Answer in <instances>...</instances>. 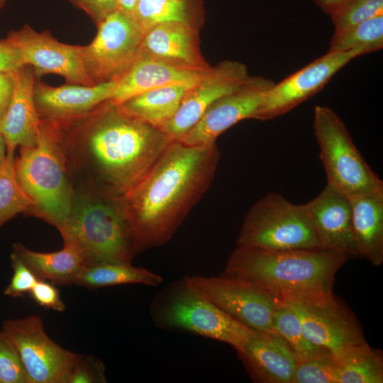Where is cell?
<instances>
[{
    "instance_id": "obj_37",
    "label": "cell",
    "mask_w": 383,
    "mask_h": 383,
    "mask_svg": "<svg viewBox=\"0 0 383 383\" xmlns=\"http://www.w3.org/2000/svg\"><path fill=\"white\" fill-rule=\"evenodd\" d=\"M30 297L39 306L58 312L65 309L59 290L50 282L38 279L29 292Z\"/></svg>"
},
{
    "instance_id": "obj_40",
    "label": "cell",
    "mask_w": 383,
    "mask_h": 383,
    "mask_svg": "<svg viewBox=\"0 0 383 383\" xmlns=\"http://www.w3.org/2000/svg\"><path fill=\"white\" fill-rule=\"evenodd\" d=\"M13 87V72H0V123L10 104Z\"/></svg>"
},
{
    "instance_id": "obj_13",
    "label": "cell",
    "mask_w": 383,
    "mask_h": 383,
    "mask_svg": "<svg viewBox=\"0 0 383 383\" xmlns=\"http://www.w3.org/2000/svg\"><path fill=\"white\" fill-rule=\"evenodd\" d=\"M3 328L16 344L30 383L65 382L77 353L50 338L39 316L6 320Z\"/></svg>"
},
{
    "instance_id": "obj_14",
    "label": "cell",
    "mask_w": 383,
    "mask_h": 383,
    "mask_svg": "<svg viewBox=\"0 0 383 383\" xmlns=\"http://www.w3.org/2000/svg\"><path fill=\"white\" fill-rule=\"evenodd\" d=\"M274 82L262 76H249L238 88L214 101L198 122L179 140L189 145H206L244 119H252Z\"/></svg>"
},
{
    "instance_id": "obj_8",
    "label": "cell",
    "mask_w": 383,
    "mask_h": 383,
    "mask_svg": "<svg viewBox=\"0 0 383 383\" xmlns=\"http://www.w3.org/2000/svg\"><path fill=\"white\" fill-rule=\"evenodd\" d=\"M313 129L327 184L349 199L383 192V182L365 161L345 123L327 106L313 110Z\"/></svg>"
},
{
    "instance_id": "obj_30",
    "label": "cell",
    "mask_w": 383,
    "mask_h": 383,
    "mask_svg": "<svg viewBox=\"0 0 383 383\" xmlns=\"http://www.w3.org/2000/svg\"><path fill=\"white\" fill-rule=\"evenodd\" d=\"M273 324L276 333L287 343L299 363L330 353L308 340L296 314L282 299L274 311Z\"/></svg>"
},
{
    "instance_id": "obj_39",
    "label": "cell",
    "mask_w": 383,
    "mask_h": 383,
    "mask_svg": "<svg viewBox=\"0 0 383 383\" xmlns=\"http://www.w3.org/2000/svg\"><path fill=\"white\" fill-rule=\"evenodd\" d=\"M24 66L18 48L6 38L0 40V72H14Z\"/></svg>"
},
{
    "instance_id": "obj_33",
    "label": "cell",
    "mask_w": 383,
    "mask_h": 383,
    "mask_svg": "<svg viewBox=\"0 0 383 383\" xmlns=\"http://www.w3.org/2000/svg\"><path fill=\"white\" fill-rule=\"evenodd\" d=\"M292 383H338V362L328 353L299 362Z\"/></svg>"
},
{
    "instance_id": "obj_42",
    "label": "cell",
    "mask_w": 383,
    "mask_h": 383,
    "mask_svg": "<svg viewBox=\"0 0 383 383\" xmlns=\"http://www.w3.org/2000/svg\"><path fill=\"white\" fill-rule=\"evenodd\" d=\"M137 2L138 0H117L118 9L131 15Z\"/></svg>"
},
{
    "instance_id": "obj_38",
    "label": "cell",
    "mask_w": 383,
    "mask_h": 383,
    "mask_svg": "<svg viewBox=\"0 0 383 383\" xmlns=\"http://www.w3.org/2000/svg\"><path fill=\"white\" fill-rule=\"evenodd\" d=\"M78 9L84 11L96 24L118 9L117 0H70Z\"/></svg>"
},
{
    "instance_id": "obj_29",
    "label": "cell",
    "mask_w": 383,
    "mask_h": 383,
    "mask_svg": "<svg viewBox=\"0 0 383 383\" xmlns=\"http://www.w3.org/2000/svg\"><path fill=\"white\" fill-rule=\"evenodd\" d=\"M382 48L383 15H379L345 30L334 32L328 51L358 50L365 55Z\"/></svg>"
},
{
    "instance_id": "obj_43",
    "label": "cell",
    "mask_w": 383,
    "mask_h": 383,
    "mask_svg": "<svg viewBox=\"0 0 383 383\" xmlns=\"http://www.w3.org/2000/svg\"><path fill=\"white\" fill-rule=\"evenodd\" d=\"M6 159V144L4 138L0 133V167Z\"/></svg>"
},
{
    "instance_id": "obj_11",
    "label": "cell",
    "mask_w": 383,
    "mask_h": 383,
    "mask_svg": "<svg viewBox=\"0 0 383 383\" xmlns=\"http://www.w3.org/2000/svg\"><path fill=\"white\" fill-rule=\"evenodd\" d=\"M296 314L306 337L337 360L353 348L367 343L351 314L334 296L283 300Z\"/></svg>"
},
{
    "instance_id": "obj_25",
    "label": "cell",
    "mask_w": 383,
    "mask_h": 383,
    "mask_svg": "<svg viewBox=\"0 0 383 383\" xmlns=\"http://www.w3.org/2000/svg\"><path fill=\"white\" fill-rule=\"evenodd\" d=\"M192 87H160L134 96L119 105L131 116L160 128L172 118Z\"/></svg>"
},
{
    "instance_id": "obj_26",
    "label": "cell",
    "mask_w": 383,
    "mask_h": 383,
    "mask_svg": "<svg viewBox=\"0 0 383 383\" xmlns=\"http://www.w3.org/2000/svg\"><path fill=\"white\" fill-rule=\"evenodd\" d=\"M131 16L145 33L167 22H179L199 28L204 11L201 0H138Z\"/></svg>"
},
{
    "instance_id": "obj_20",
    "label": "cell",
    "mask_w": 383,
    "mask_h": 383,
    "mask_svg": "<svg viewBox=\"0 0 383 383\" xmlns=\"http://www.w3.org/2000/svg\"><path fill=\"white\" fill-rule=\"evenodd\" d=\"M32 69L26 65L13 72V94L0 123V133L6 144V154L14 155L18 146H33L38 140L42 120L34 99L35 82Z\"/></svg>"
},
{
    "instance_id": "obj_28",
    "label": "cell",
    "mask_w": 383,
    "mask_h": 383,
    "mask_svg": "<svg viewBox=\"0 0 383 383\" xmlns=\"http://www.w3.org/2000/svg\"><path fill=\"white\" fill-rule=\"evenodd\" d=\"M338 362V383H382V352L367 343L356 346Z\"/></svg>"
},
{
    "instance_id": "obj_36",
    "label": "cell",
    "mask_w": 383,
    "mask_h": 383,
    "mask_svg": "<svg viewBox=\"0 0 383 383\" xmlns=\"http://www.w3.org/2000/svg\"><path fill=\"white\" fill-rule=\"evenodd\" d=\"M13 275L4 294L11 297H21L28 294L38 280L35 274L14 251L11 255Z\"/></svg>"
},
{
    "instance_id": "obj_31",
    "label": "cell",
    "mask_w": 383,
    "mask_h": 383,
    "mask_svg": "<svg viewBox=\"0 0 383 383\" xmlns=\"http://www.w3.org/2000/svg\"><path fill=\"white\" fill-rule=\"evenodd\" d=\"M14 159V155L6 154L0 167V227L19 213L27 214L33 206L17 180Z\"/></svg>"
},
{
    "instance_id": "obj_5",
    "label": "cell",
    "mask_w": 383,
    "mask_h": 383,
    "mask_svg": "<svg viewBox=\"0 0 383 383\" xmlns=\"http://www.w3.org/2000/svg\"><path fill=\"white\" fill-rule=\"evenodd\" d=\"M60 233L64 244H72L79 249L87 266L104 262L132 263L136 255L117 199L74 192L71 213Z\"/></svg>"
},
{
    "instance_id": "obj_41",
    "label": "cell",
    "mask_w": 383,
    "mask_h": 383,
    "mask_svg": "<svg viewBox=\"0 0 383 383\" xmlns=\"http://www.w3.org/2000/svg\"><path fill=\"white\" fill-rule=\"evenodd\" d=\"M351 0H314L316 4L326 14Z\"/></svg>"
},
{
    "instance_id": "obj_21",
    "label": "cell",
    "mask_w": 383,
    "mask_h": 383,
    "mask_svg": "<svg viewBox=\"0 0 383 383\" xmlns=\"http://www.w3.org/2000/svg\"><path fill=\"white\" fill-rule=\"evenodd\" d=\"M237 353L256 382L292 383L299 363L277 333H256Z\"/></svg>"
},
{
    "instance_id": "obj_12",
    "label": "cell",
    "mask_w": 383,
    "mask_h": 383,
    "mask_svg": "<svg viewBox=\"0 0 383 383\" xmlns=\"http://www.w3.org/2000/svg\"><path fill=\"white\" fill-rule=\"evenodd\" d=\"M363 55L358 50L328 51L284 78L265 94L252 119L267 121L292 111L321 91L350 61Z\"/></svg>"
},
{
    "instance_id": "obj_17",
    "label": "cell",
    "mask_w": 383,
    "mask_h": 383,
    "mask_svg": "<svg viewBox=\"0 0 383 383\" xmlns=\"http://www.w3.org/2000/svg\"><path fill=\"white\" fill-rule=\"evenodd\" d=\"M116 81L94 86L66 84L53 87L35 84L34 99L42 120L60 123L83 116L112 98Z\"/></svg>"
},
{
    "instance_id": "obj_32",
    "label": "cell",
    "mask_w": 383,
    "mask_h": 383,
    "mask_svg": "<svg viewBox=\"0 0 383 383\" xmlns=\"http://www.w3.org/2000/svg\"><path fill=\"white\" fill-rule=\"evenodd\" d=\"M334 32H338L379 15H383V0H351L330 14Z\"/></svg>"
},
{
    "instance_id": "obj_2",
    "label": "cell",
    "mask_w": 383,
    "mask_h": 383,
    "mask_svg": "<svg viewBox=\"0 0 383 383\" xmlns=\"http://www.w3.org/2000/svg\"><path fill=\"white\" fill-rule=\"evenodd\" d=\"M219 160L216 143L195 146L172 140L144 176L117 198L136 254L172 238L210 187Z\"/></svg>"
},
{
    "instance_id": "obj_35",
    "label": "cell",
    "mask_w": 383,
    "mask_h": 383,
    "mask_svg": "<svg viewBox=\"0 0 383 383\" xmlns=\"http://www.w3.org/2000/svg\"><path fill=\"white\" fill-rule=\"evenodd\" d=\"M106 382L105 367L94 357L77 353L65 383H104Z\"/></svg>"
},
{
    "instance_id": "obj_6",
    "label": "cell",
    "mask_w": 383,
    "mask_h": 383,
    "mask_svg": "<svg viewBox=\"0 0 383 383\" xmlns=\"http://www.w3.org/2000/svg\"><path fill=\"white\" fill-rule=\"evenodd\" d=\"M150 315L162 329L225 343L236 352L256 331L237 321L197 290L187 277L170 283L151 301Z\"/></svg>"
},
{
    "instance_id": "obj_44",
    "label": "cell",
    "mask_w": 383,
    "mask_h": 383,
    "mask_svg": "<svg viewBox=\"0 0 383 383\" xmlns=\"http://www.w3.org/2000/svg\"><path fill=\"white\" fill-rule=\"evenodd\" d=\"M6 3V0H0V9L3 8Z\"/></svg>"
},
{
    "instance_id": "obj_16",
    "label": "cell",
    "mask_w": 383,
    "mask_h": 383,
    "mask_svg": "<svg viewBox=\"0 0 383 383\" xmlns=\"http://www.w3.org/2000/svg\"><path fill=\"white\" fill-rule=\"evenodd\" d=\"M248 77L247 66L237 60H227L211 67L188 91L177 112L160 129L172 140H179L214 101L235 90Z\"/></svg>"
},
{
    "instance_id": "obj_7",
    "label": "cell",
    "mask_w": 383,
    "mask_h": 383,
    "mask_svg": "<svg viewBox=\"0 0 383 383\" xmlns=\"http://www.w3.org/2000/svg\"><path fill=\"white\" fill-rule=\"evenodd\" d=\"M236 243L272 250L323 249L306 204H293L277 192L252 205Z\"/></svg>"
},
{
    "instance_id": "obj_23",
    "label": "cell",
    "mask_w": 383,
    "mask_h": 383,
    "mask_svg": "<svg viewBox=\"0 0 383 383\" xmlns=\"http://www.w3.org/2000/svg\"><path fill=\"white\" fill-rule=\"evenodd\" d=\"M350 200L353 233L359 255L379 267L383 262V192Z\"/></svg>"
},
{
    "instance_id": "obj_19",
    "label": "cell",
    "mask_w": 383,
    "mask_h": 383,
    "mask_svg": "<svg viewBox=\"0 0 383 383\" xmlns=\"http://www.w3.org/2000/svg\"><path fill=\"white\" fill-rule=\"evenodd\" d=\"M198 31V28L179 22L157 24L145 33L139 55L184 69L206 71L211 66L200 51Z\"/></svg>"
},
{
    "instance_id": "obj_34",
    "label": "cell",
    "mask_w": 383,
    "mask_h": 383,
    "mask_svg": "<svg viewBox=\"0 0 383 383\" xmlns=\"http://www.w3.org/2000/svg\"><path fill=\"white\" fill-rule=\"evenodd\" d=\"M0 383H30L17 347L4 328L0 331Z\"/></svg>"
},
{
    "instance_id": "obj_15",
    "label": "cell",
    "mask_w": 383,
    "mask_h": 383,
    "mask_svg": "<svg viewBox=\"0 0 383 383\" xmlns=\"http://www.w3.org/2000/svg\"><path fill=\"white\" fill-rule=\"evenodd\" d=\"M19 50L24 65L33 67L35 75L55 74L70 84L94 86L82 57V46L62 43L48 32L38 33L26 25L6 37Z\"/></svg>"
},
{
    "instance_id": "obj_9",
    "label": "cell",
    "mask_w": 383,
    "mask_h": 383,
    "mask_svg": "<svg viewBox=\"0 0 383 383\" xmlns=\"http://www.w3.org/2000/svg\"><path fill=\"white\" fill-rule=\"evenodd\" d=\"M91 43L82 46L84 69L96 84L119 79L139 55L145 32L131 14L116 9L98 25Z\"/></svg>"
},
{
    "instance_id": "obj_3",
    "label": "cell",
    "mask_w": 383,
    "mask_h": 383,
    "mask_svg": "<svg viewBox=\"0 0 383 383\" xmlns=\"http://www.w3.org/2000/svg\"><path fill=\"white\" fill-rule=\"evenodd\" d=\"M348 258L323 249L237 246L223 274L247 281L282 300L325 298L333 295L335 274Z\"/></svg>"
},
{
    "instance_id": "obj_22",
    "label": "cell",
    "mask_w": 383,
    "mask_h": 383,
    "mask_svg": "<svg viewBox=\"0 0 383 383\" xmlns=\"http://www.w3.org/2000/svg\"><path fill=\"white\" fill-rule=\"evenodd\" d=\"M208 70L184 69L150 57L138 55L130 69L117 80L110 100L121 104L134 96L160 87L172 85L194 87Z\"/></svg>"
},
{
    "instance_id": "obj_4",
    "label": "cell",
    "mask_w": 383,
    "mask_h": 383,
    "mask_svg": "<svg viewBox=\"0 0 383 383\" xmlns=\"http://www.w3.org/2000/svg\"><path fill=\"white\" fill-rule=\"evenodd\" d=\"M14 169L20 186L33 201L26 215L38 217L60 231L71 213L74 189L53 122L42 120L37 143L20 147Z\"/></svg>"
},
{
    "instance_id": "obj_1",
    "label": "cell",
    "mask_w": 383,
    "mask_h": 383,
    "mask_svg": "<svg viewBox=\"0 0 383 383\" xmlns=\"http://www.w3.org/2000/svg\"><path fill=\"white\" fill-rule=\"evenodd\" d=\"M55 124L74 192L113 199L132 188L172 140L111 100L83 116Z\"/></svg>"
},
{
    "instance_id": "obj_24",
    "label": "cell",
    "mask_w": 383,
    "mask_h": 383,
    "mask_svg": "<svg viewBox=\"0 0 383 383\" xmlns=\"http://www.w3.org/2000/svg\"><path fill=\"white\" fill-rule=\"evenodd\" d=\"M13 251L21 257L38 279L53 284H75L87 266L82 252L72 244H64L63 248L58 251L40 252L27 248L21 243H16L13 245Z\"/></svg>"
},
{
    "instance_id": "obj_18",
    "label": "cell",
    "mask_w": 383,
    "mask_h": 383,
    "mask_svg": "<svg viewBox=\"0 0 383 383\" xmlns=\"http://www.w3.org/2000/svg\"><path fill=\"white\" fill-rule=\"evenodd\" d=\"M306 204L323 249L349 257L360 255L353 233L348 197L326 185Z\"/></svg>"
},
{
    "instance_id": "obj_10",
    "label": "cell",
    "mask_w": 383,
    "mask_h": 383,
    "mask_svg": "<svg viewBox=\"0 0 383 383\" xmlns=\"http://www.w3.org/2000/svg\"><path fill=\"white\" fill-rule=\"evenodd\" d=\"M187 278L204 296L237 321L257 333H277L273 318L280 299L247 281L223 274Z\"/></svg>"
},
{
    "instance_id": "obj_27",
    "label": "cell",
    "mask_w": 383,
    "mask_h": 383,
    "mask_svg": "<svg viewBox=\"0 0 383 383\" xmlns=\"http://www.w3.org/2000/svg\"><path fill=\"white\" fill-rule=\"evenodd\" d=\"M162 281L160 274L131 263L104 262L85 267L74 284L89 289L130 284L155 287Z\"/></svg>"
}]
</instances>
